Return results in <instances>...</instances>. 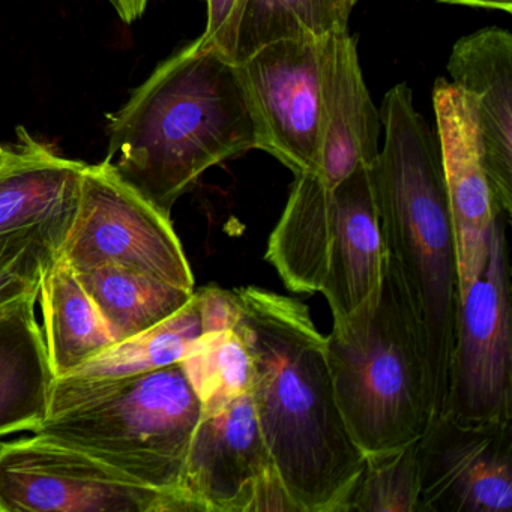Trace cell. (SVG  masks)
Here are the masks:
<instances>
[{
    "instance_id": "obj_15",
    "label": "cell",
    "mask_w": 512,
    "mask_h": 512,
    "mask_svg": "<svg viewBox=\"0 0 512 512\" xmlns=\"http://www.w3.org/2000/svg\"><path fill=\"white\" fill-rule=\"evenodd\" d=\"M322 142L316 175L328 188L379 157L380 113L347 32L329 35L322 55Z\"/></svg>"
},
{
    "instance_id": "obj_26",
    "label": "cell",
    "mask_w": 512,
    "mask_h": 512,
    "mask_svg": "<svg viewBox=\"0 0 512 512\" xmlns=\"http://www.w3.org/2000/svg\"><path fill=\"white\" fill-rule=\"evenodd\" d=\"M236 5L238 0H208V22L202 37L197 40L200 49H214L220 52Z\"/></svg>"
},
{
    "instance_id": "obj_4",
    "label": "cell",
    "mask_w": 512,
    "mask_h": 512,
    "mask_svg": "<svg viewBox=\"0 0 512 512\" xmlns=\"http://www.w3.org/2000/svg\"><path fill=\"white\" fill-rule=\"evenodd\" d=\"M200 415L202 404L175 364L109 382L56 379L49 416L34 433L187 499L185 463Z\"/></svg>"
},
{
    "instance_id": "obj_24",
    "label": "cell",
    "mask_w": 512,
    "mask_h": 512,
    "mask_svg": "<svg viewBox=\"0 0 512 512\" xmlns=\"http://www.w3.org/2000/svg\"><path fill=\"white\" fill-rule=\"evenodd\" d=\"M62 239L43 229L0 236V305L40 293L44 274L61 256Z\"/></svg>"
},
{
    "instance_id": "obj_19",
    "label": "cell",
    "mask_w": 512,
    "mask_h": 512,
    "mask_svg": "<svg viewBox=\"0 0 512 512\" xmlns=\"http://www.w3.org/2000/svg\"><path fill=\"white\" fill-rule=\"evenodd\" d=\"M344 0H238L220 53L235 64L275 41L347 32Z\"/></svg>"
},
{
    "instance_id": "obj_27",
    "label": "cell",
    "mask_w": 512,
    "mask_h": 512,
    "mask_svg": "<svg viewBox=\"0 0 512 512\" xmlns=\"http://www.w3.org/2000/svg\"><path fill=\"white\" fill-rule=\"evenodd\" d=\"M110 2L125 23H133L143 16L149 0H110Z\"/></svg>"
},
{
    "instance_id": "obj_22",
    "label": "cell",
    "mask_w": 512,
    "mask_h": 512,
    "mask_svg": "<svg viewBox=\"0 0 512 512\" xmlns=\"http://www.w3.org/2000/svg\"><path fill=\"white\" fill-rule=\"evenodd\" d=\"M179 364L202 404V413L220 409L250 392L253 364L235 329L203 335L196 349Z\"/></svg>"
},
{
    "instance_id": "obj_25",
    "label": "cell",
    "mask_w": 512,
    "mask_h": 512,
    "mask_svg": "<svg viewBox=\"0 0 512 512\" xmlns=\"http://www.w3.org/2000/svg\"><path fill=\"white\" fill-rule=\"evenodd\" d=\"M194 293L199 302L205 334H214V332L235 328L239 317H241V299H239L236 289H221L212 284V286L194 290Z\"/></svg>"
},
{
    "instance_id": "obj_12",
    "label": "cell",
    "mask_w": 512,
    "mask_h": 512,
    "mask_svg": "<svg viewBox=\"0 0 512 512\" xmlns=\"http://www.w3.org/2000/svg\"><path fill=\"white\" fill-rule=\"evenodd\" d=\"M419 512H511L512 424L442 415L418 440Z\"/></svg>"
},
{
    "instance_id": "obj_3",
    "label": "cell",
    "mask_w": 512,
    "mask_h": 512,
    "mask_svg": "<svg viewBox=\"0 0 512 512\" xmlns=\"http://www.w3.org/2000/svg\"><path fill=\"white\" fill-rule=\"evenodd\" d=\"M385 143L376 173L388 265L403 290L421 341L433 419L445 412L460 310L457 245L439 139L401 83L380 109Z\"/></svg>"
},
{
    "instance_id": "obj_10",
    "label": "cell",
    "mask_w": 512,
    "mask_h": 512,
    "mask_svg": "<svg viewBox=\"0 0 512 512\" xmlns=\"http://www.w3.org/2000/svg\"><path fill=\"white\" fill-rule=\"evenodd\" d=\"M182 490L200 512H299L266 448L250 392L200 415Z\"/></svg>"
},
{
    "instance_id": "obj_30",
    "label": "cell",
    "mask_w": 512,
    "mask_h": 512,
    "mask_svg": "<svg viewBox=\"0 0 512 512\" xmlns=\"http://www.w3.org/2000/svg\"><path fill=\"white\" fill-rule=\"evenodd\" d=\"M344 2H346L347 7L353 8L358 4L359 0H344Z\"/></svg>"
},
{
    "instance_id": "obj_18",
    "label": "cell",
    "mask_w": 512,
    "mask_h": 512,
    "mask_svg": "<svg viewBox=\"0 0 512 512\" xmlns=\"http://www.w3.org/2000/svg\"><path fill=\"white\" fill-rule=\"evenodd\" d=\"M46 346L56 379L115 344L103 317L67 260L59 256L40 287Z\"/></svg>"
},
{
    "instance_id": "obj_16",
    "label": "cell",
    "mask_w": 512,
    "mask_h": 512,
    "mask_svg": "<svg viewBox=\"0 0 512 512\" xmlns=\"http://www.w3.org/2000/svg\"><path fill=\"white\" fill-rule=\"evenodd\" d=\"M86 167L20 134L13 160L0 169V236L43 229L67 239Z\"/></svg>"
},
{
    "instance_id": "obj_21",
    "label": "cell",
    "mask_w": 512,
    "mask_h": 512,
    "mask_svg": "<svg viewBox=\"0 0 512 512\" xmlns=\"http://www.w3.org/2000/svg\"><path fill=\"white\" fill-rule=\"evenodd\" d=\"M203 332L196 293L185 307L154 328L115 343L61 379L109 382L160 370L184 361L199 344Z\"/></svg>"
},
{
    "instance_id": "obj_20",
    "label": "cell",
    "mask_w": 512,
    "mask_h": 512,
    "mask_svg": "<svg viewBox=\"0 0 512 512\" xmlns=\"http://www.w3.org/2000/svg\"><path fill=\"white\" fill-rule=\"evenodd\" d=\"M76 275L115 343L169 319L190 302L196 290L116 266L86 269Z\"/></svg>"
},
{
    "instance_id": "obj_14",
    "label": "cell",
    "mask_w": 512,
    "mask_h": 512,
    "mask_svg": "<svg viewBox=\"0 0 512 512\" xmlns=\"http://www.w3.org/2000/svg\"><path fill=\"white\" fill-rule=\"evenodd\" d=\"M448 71L475 118L482 164L497 205L511 217V32L485 28L461 38L449 56Z\"/></svg>"
},
{
    "instance_id": "obj_2",
    "label": "cell",
    "mask_w": 512,
    "mask_h": 512,
    "mask_svg": "<svg viewBox=\"0 0 512 512\" xmlns=\"http://www.w3.org/2000/svg\"><path fill=\"white\" fill-rule=\"evenodd\" d=\"M239 65L197 40L110 116L107 163L164 214L224 161L262 149Z\"/></svg>"
},
{
    "instance_id": "obj_6",
    "label": "cell",
    "mask_w": 512,
    "mask_h": 512,
    "mask_svg": "<svg viewBox=\"0 0 512 512\" xmlns=\"http://www.w3.org/2000/svg\"><path fill=\"white\" fill-rule=\"evenodd\" d=\"M374 164L284 218L266 250L287 289L322 293L334 322L376 304L388 268Z\"/></svg>"
},
{
    "instance_id": "obj_7",
    "label": "cell",
    "mask_w": 512,
    "mask_h": 512,
    "mask_svg": "<svg viewBox=\"0 0 512 512\" xmlns=\"http://www.w3.org/2000/svg\"><path fill=\"white\" fill-rule=\"evenodd\" d=\"M73 271L116 266L194 290V275L170 215L112 164L86 167L79 211L61 248Z\"/></svg>"
},
{
    "instance_id": "obj_8",
    "label": "cell",
    "mask_w": 512,
    "mask_h": 512,
    "mask_svg": "<svg viewBox=\"0 0 512 512\" xmlns=\"http://www.w3.org/2000/svg\"><path fill=\"white\" fill-rule=\"evenodd\" d=\"M509 221L497 214L484 271L460 298L443 415L464 422L512 424Z\"/></svg>"
},
{
    "instance_id": "obj_17",
    "label": "cell",
    "mask_w": 512,
    "mask_h": 512,
    "mask_svg": "<svg viewBox=\"0 0 512 512\" xmlns=\"http://www.w3.org/2000/svg\"><path fill=\"white\" fill-rule=\"evenodd\" d=\"M38 295L0 305V436L34 431L49 416L56 376L35 317Z\"/></svg>"
},
{
    "instance_id": "obj_5",
    "label": "cell",
    "mask_w": 512,
    "mask_h": 512,
    "mask_svg": "<svg viewBox=\"0 0 512 512\" xmlns=\"http://www.w3.org/2000/svg\"><path fill=\"white\" fill-rule=\"evenodd\" d=\"M338 407L365 455L416 442L433 421L421 341L403 290L386 268L376 304L326 337Z\"/></svg>"
},
{
    "instance_id": "obj_1",
    "label": "cell",
    "mask_w": 512,
    "mask_h": 512,
    "mask_svg": "<svg viewBox=\"0 0 512 512\" xmlns=\"http://www.w3.org/2000/svg\"><path fill=\"white\" fill-rule=\"evenodd\" d=\"M236 292L233 329L250 352L251 400L278 476L299 512H343L365 454L338 407L326 337L299 299L256 286Z\"/></svg>"
},
{
    "instance_id": "obj_11",
    "label": "cell",
    "mask_w": 512,
    "mask_h": 512,
    "mask_svg": "<svg viewBox=\"0 0 512 512\" xmlns=\"http://www.w3.org/2000/svg\"><path fill=\"white\" fill-rule=\"evenodd\" d=\"M325 38L275 41L238 64L262 130V151L295 175L319 170Z\"/></svg>"
},
{
    "instance_id": "obj_29",
    "label": "cell",
    "mask_w": 512,
    "mask_h": 512,
    "mask_svg": "<svg viewBox=\"0 0 512 512\" xmlns=\"http://www.w3.org/2000/svg\"><path fill=\"white\" fill-rule=\"evenodd\" d=\"M16 154V149H7L4 146H0V169L7 166Z\"/></svg>"
},
{
    "instance_id": "obj_28",
    "label": "cell",
    "mask_w": 512,
    "mask_h": 512,
    "mask_svg": "<svg viewBox=\"0 0 512 512\" xmlns=\"http://www.w3.org/2000/svg\"><path fill=\"white\" fill-rule=\"evenodd\" d=\"M439 4L461 5V7L484 8L512 14V0H436Z\"/></svg>"
},
{
    "instance_id": "obj_13",
    "label": "cell",
    "mask_w": 512,
    "mask_h": 512,
    "mask_svg": "<svg viewBox=\"0 0 512 512\" xmlns=\"http://www.w3.org/2000/svg\"><path fill=\"white\" fill-rule=\"evenodd\" d=\"M433 104L454 224L461 298L484 271L491 230L502 209L482 164L478 130L466 98L452 83L439 79L433 89Z\"/></svg>"
},
{
    "instance_id": "obj_23",
    "label": "cell",
    "mask_w": 512,
    "mask_h": 512,
    "mask_svg": "<svg viewBox=\"0 0 512 512\" xmlns=\"http://www.w3.org/2000/svg\"><path fill=\"white\" fill-rule=\"evenodd\" d=\"M343 512H419L418 440L365 455L364 469Z\"/></svg>"
},
{
    "instance_id": "obj_9",
    "label": "cell",
    "mask_w": 512,
    "mask_h": 512,
    "mask_svg": "<svg viewBox=\"0 0 512 512\" xmlns=\"http://www.w3.org/2000/svg\"><path fill=\"white\" fill-rule=\"evenodd\" d=\"M0 512H194L178 494L155 490L49 437L0 443Z\"/></svg>"
}]
</instances>
